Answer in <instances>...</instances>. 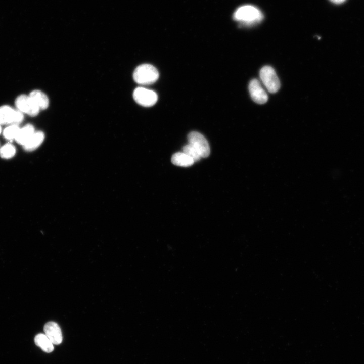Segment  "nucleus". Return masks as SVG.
I'll use <instances>...</instances> for the list:
<instances>
[{"instance_id": "obj_17", "label": "nucleus", "mask_w": 364, "mask_h": 364, "mask_svg": "<svg viewBox=\"0 0 364 364\" xmlns=\"http://www.w3.org/2000/svg\"><path fill=\"white\" fill-rule=\"evenodd\" d=\"M183 152L191 157L195 162L199 161L201 158L197 150L189 144L183 147Z\"/></svg>"}, {"instance_id": "obj_15", "label": "nucleus", "mask_w": 364, "mask_h": 364, "mask_svg": "<svg viewBox=\"0 0 364 364\" xmlns=\"http://www.w3.org/2000/svg\"><path fill=\"white\" fill-rule=\"evenodd\" d=\"M16 148L11 143H7L0 148V157L3 159L12 158L16 153Z\"/></svg>"}, {"instance_id": "obj_9", "label": "nucleus", "mask_w": 364, "mask_h": 364, "mask_svg": "<svg viewBox=\"0 0 364 364\" xmlns=\"http://www.w3.org/2000/svg\"><path fill=\"white\" fill-rule=\"evenodd\" d=\"M44 334L54 344L58 345L62 343V334L58 324L54 322H47L44 326Z\"/></svg>"}, {"instance_id": "obj_18", "label": "nucleus", "mask_w": 364, "mask_h": 364, "mask_svg": "<svg viewBox=\"0 0 364 364\" xmlns=\"http://www.w3.org/2000/svg\"><path fill=\"white\" fill-rule=\"evenodd\" d=\"M332 3L336 4H340L344 2L346 0H330Z\"/></svg>"}, {"instance_id": "obj_10", "label": "nucleus", "mask_w": 364, "mask_h": 364, "mask_svg": "<svg viewBox=\"0 0 364 364\" xmlns=\"http://www.w3.org/2000/svg\"><path fill=\"white\" fill-rule=\"evenodd\" d=\"M35 131L33 125L27 124L20 128L15 140L19 145L23 146L32 136Z\"/></svg>"}, {"instance_id": "obj_7", "label": "nucleus", "mask_w": 364, "mask_h": 364, "mask_svg": "<svg viewBox=\"0 0 364 364\" xmlns=\"http://www.w3.org/2000/svg\"><path fill=\"white\" fill-rule=\"evenodd\" d=\"M133 99L139 105L145 107H150L157 102L158 96L153 90L143 87H136L133 93Z\"/></svg>"}, {"instance_id": "obj_3", "label": "nucleus", "mask_w": 364, "mask_h": 364, "mask_svg": "<svg viewBox=\"0 0 364 364\" xmlns=\"http://www.w3.org/2000/svg\"><path fill=\"white\" fill-rule=\"evenodd\" d=\"M260 77L269 93H276L280 88L279 79L271 67L265 66L262 67L260 71Z\"/></svg>"}, {"instance_id": "obj_13", "label": "nucleus", "mask_w": 364, "mask_h": 364, "mask_svg": "<svg viewBox=\"0 0 364 364\" xmlns=\"http://www.w3.org/2000/svg\"><path fill=\"white\" fill-rule=\"evenodd\" d=\"M172 163L177 166L189 167L192 165L194 160L184 152L174 153L171 157Z\"/></svg>"}, {"instance_id": "obj_5", "label": "nucleus", "mask_w": 364, "mask_h": 364, "mask_svg": "<svg viewBox=\"0 0 364 364\" xmlns=\"http://www.w3.org/2000/svg\"><path fill=\"white\" fill-rule=\"evenodd\" d=\"M24 115L18 110H14L8 105L0 106V125H18L22 122Z\"/></svg>"}, {"instance_id": "obj_16", "label": "nucleus", "mask_w": 364, "mask_h": 364, "mask_svg": "<svg viewBox=\"0 0 364 364\" xmlns=\"http://www.w3.org/2000/svg\"><path fill=\"white\" fill-rule=\"evenodd\" d=\"M19 129L20 128L18 125L11 124L4 129L3 131V135L7 140H15Z\"/></svg>"}, {"instance_id": "obj_8", "label": "nucleus", "mask_w": 364, "mask_h": 364, "mask_svg": "<svg viewBox=\"0 0 364 364\" xmlns=\"http://www.w3.org/2000/svg\"><path fill=\"white\" fill-rule=\"evenodd\" d=\"M249 90L252 99L256 103L262 104L268 100V96L256 79H252L249 85Z\"/></svg>"}, {"instance_id": "obj_2", "label": "nucleus", "mask_w": 364, "mask_h": 364, "mask_svg": "<svg viewBox=\"0 0 364 364\" xmlns=\"http://www.w3.org/2000/svg\"><path fill=\"white\" fill-rule=\"evenodd\" d=\"M133 78L139 84L149 85L157 80L159 78V72L154 66L149 64H143L135 69Z\"/></svg>"}, {"instance_id": "obj_14", "label": "nucleus", "mask_w": 364, "mask_h": 364, "mask_svg": "<svg viewBox=\"0 0 364 364\" xmlns=\"http://www.w3.org/2000/svg\"><path fill=\"white\" fill-rule=\"evenodd\" d=\"M34 342L36 345L46 352L50 353L54 350L53 343L45 334L40 333L36 335L34 338Z\"/></svg>"}, {"instance_id": "obj_1", "label": "nucleus", "mask_w": 364, "mask_h": 364, "mask_svg": "<svg viewBox=\"0 0 364 364\" xmlns=\"http://www.w3.org/2000/svg\"><path fill=\"white\" fill-rule=\"evenodd\" d=\"M234 18L245 25L255 24L263 17L261 12L252 5H244L238 8L234 13Z\"/></svg>"}, {"instance_id": "obj_4", "label": "nucleus", "mask_w": 364, "mask_h": 364, "mask_svg": "<svg viewBox=\"0 0 364 364\" xmlns=\"http://www.w3.org/2000/svg\"><path fill=\"white\" fill-rule=\"evenodd\" d=\"M189 144L198 152L201 157H207L210 152L209 145L206 138L197 131H192L188 135Z\"/></svg>"}, {"instance_id": "obj_11", "label": "nucleus", "mask_w": 364, "mask_h": 364, "mask_svg": "<svg viewBox=\"0 0 364 364\" xmlns=\"http://www.w3.org/2000/svg\"><path fill=\"white\" fill-rule=\"evenodd\" d=\"M28 95L40 110H44L48 107L49 105V99L47 96L42 91L38 89L33 90Z\"/></svg>"}, {"instance_id": "obj_19", "label": "nucleus", "mask_w": 364, "mask_h": 364, "mask_svg": "<svg viewBox=\"0 0 364 364\" xmlns=\"http://www.w3.org/2000/svg\"><path fill=\"white\" fill-rule=\"evenodd\" d=\"M1 132H2V128H1V125H0V134H1Z\"/></svg>"}, {"instance_id": "obj_12", "label": "nucleus", "mask_w": 364, "mask_h": 364, "mask_svg": "<svg viewBox=\"0 0 364 364\" xmlns=\"http://www.w3.org/2000/svg\"><path fill=\"white\" fill-rule=\"evenodd\" d=\"M44 139V134L43 132L35 131L27 143L23 146V148L26 151H33L42 144Z\"/></svg>"}, {"instance_id": "obj_6", "label": "nucleus", "mask_w": 364, "mask_h": 364, "mask_svg": "<svg viewBox=\"0 0 364 364\" xmlns=\"http://www.w3.org/2000/svg\"><path fill=\"white\" fill-rule=\"evenodd\" d=\"M15 104L18 110L31 117L37 116L40 111L29 95H20L16 98Z\"/></svg>"}]
</instances>
